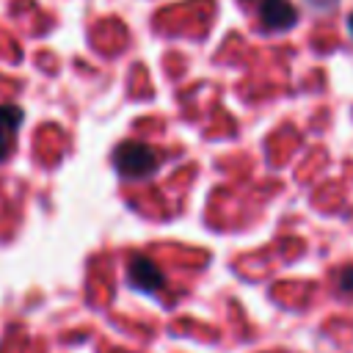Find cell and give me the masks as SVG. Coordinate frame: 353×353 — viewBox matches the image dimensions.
<instances>
[{"label": "cell", "mask_w": 353, "mask_h": 353, "mask_svg": "<svg viewBox=\"0 0 353 353\" xmlns=\"http://www.w3.org/2000/svg\"><path fill=\"white\" fill-rule=\"evenodd\" d=\"M113 163H116V171L121 176H127V179H143V176L154 174L157 154H154V149H149L143 143L127 141V143H121L113 152Z\"/></svg>", "instance_id": "1"}, {"label": "cell", "mask_w": 353, "mask_h": 353, "mask_svg": "<svg viewBox=\"0 0 353 353\" xmlns=\"http://www.w3.org/2000/svg\"><path fill=\"white\" fill-rule=\"evenodd\" d=\"M342 276H345V279L339 281V290H342V292L353 290V268H345V270H342Z\"/></svg>", "instance_id": "5"}, {"label": "cell", "mask_w": 353, "mask_h": 353, "mask_svg": "<svg viewBox=\"0 0 353 353\" xmlns=\"http://www.w3.org/2000/svg\"><path fill=\"white\" fill-rule=\"evenodd\" d=\"M347 30H350V36H353V17H347Z\"/></svg>", "instance_id": "6"}, {"label": "cell", "mask_w": 353, "mask_h": 353, "mask_svg": "<svg viewBox=\"0 0 353 353\" xmlns=\"http://www.w3.org/2000/svg\"><path fill=\"white\" fill-rule=\"evenodd\" d=\"M256 14L265 30H287L298 22V11L290 0H256Z\"/></svg>", "instance_id": "2"}, {"label": "cell", "mask_w": 353, "mask_h": 353, "mask_svg": "<svg viewBox=\"0 0 353 353\" xmlns=\"http://www.w3.org/2000/svg\"><path fill=\"white\" fill-rule=\"evenodd\" d=\"M127 281L130 287H135L138 292H157L163 287V270L146 259V256H132L130 259V268H127Z\"/></svg>", "instance_id": "3"}, {"label": "cell", "mask_w": 353, "mask_h": 353, "mask_svg": "<svg viewBox=\"0 0 353 353\" xmlns=\"http://www.w3.org/2000/svg\"><path fill=\"white\" fill-rule=\"evenodd\" d=\"M19 121H22V108H17V105H0V160L8 157L11 138L19 130Z\"/></svg>", "instance_id": "4"}]
</instances>
